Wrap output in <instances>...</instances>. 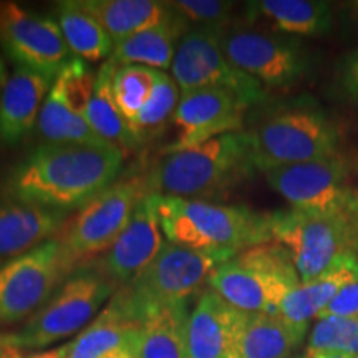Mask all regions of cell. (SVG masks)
I'll use <instances>...</instances> for the list:
<instances>
[{
	"instance_id": "11",
	"label": "cell",
	"mask_w": 358,
	"mask_h": 358,
	"mask_svg": "<svg viewBox=\"0 0 358 358\" xmlns=\"http://www.w3.org/2000/svg\"><path fill=\"white\" fill-rule=\"evenodd\" d=\"M268 186L292 209L313 214L358 216V189L340 155L264 173Z\"/></svg>"
},
{
	"instance_id": "9",
	"label": "cell",
	"mask_w": 358,
	"mask_h": 358,
	"mask_svg": "<svg viewBox=\"0 0 358 358\" xmlns=\"http://www.w3.org/2000/svg\"><path fill=\"white\" fill-rule=\"evenodd\" d=\"M146 174L116 179L75 213L58 232L66 256L75 267L80 262L108 252L128 226L134 209L150 196Z\"/></svg>"
},
{
	"instance_id": "23",
	"label": "cell",
	"mask_w": 358,
	"mask_h": 358,
	"mask_svg": "<svg viewBox=\"0 0 358 358\" xmlns=\"http://www.w3.org/2000/svg\"><path fill=\"white\" fill-rule=\"evenodd\" d=\"M80 7L100 22L113 43L151 29L174 15L169 2L158 0H77Z\"/></svg>"
},
{
	"instance_id": "36",
	"label": "cell",
	"mask_w": 358,
	"mask_h": 358,
	"mask_svg": "<svg viewBox=\"0 0 358 358\" xmlns=\"http://www.w3.org/2000/svg\"><path fill=\"white\" fill-rule=\"evenodd\" d=\"M337 83L343 96L358 105V47L345 53L338 62Z\"/></svg>"
},
{
	"instance_id": "18",
	"label": "cell",
	"mask_w": 358,
	"mask_h": 358,
	"mask_svg": "<svg viewBox=\"0 0 358 358\" xmlns=\"http://www.w3.org/2000/svg\"><path fill=\"white\" fill-rule=\"evenodd\" d=\"M66 221V211L0 194V264L57 237Z\"/></svg>"
},
{
	"instance_id": "14",
	"label": "cell",
	"mask_w": 358,
	"mask_h": 358,
	"mask_svg": "<svg viewBox=\"0 0 358 358\" xmlns=\"http://www.w3.org/2000/svg\"><path fill=\"white\" fill-rule=\"evenodd\" d=\"M0 48L13 65L32 70L50 82H55L73 58L53 17L27 10L15 2L6 3L0 22Z\"/></svg>"
},
{
	"instance_id": "2",
	"label": "cell",
	"mask_w": 358,
	"mask_h": 358,
	"mask_svg": "<svg viewBox=\"0 0 358 358\" xmlns=\"http://www.w3.org/2000/svg\"><path fill=\"white\" fill-rule=\"evenodd\" d=\"M153 201L161 231L173 244L236 256L272 241L268 213L161 194Z\"/></svg>"
},
{
	"instance_id": "15",
	"label": "cell",
	"mask_w": 358,
	"mask_h": 358,
	"mask_svg": "<svg viewBox=\"0 0 358 358\" xmlns=\"http://www.w3.org/2000/svg\"><path fill=\"white\" fill-rule=\"evenodd\" d=\"M248 105L226 88H196L181 93L173 123L178 136L164 148V155L189 150L213 138L241 131Z\"/></svg>"
},
{
	"instance_id": "32",
	"label": "cell",
	"mask_w": 358,
	"mask_h": 358,
	"mask_svg": "<svg viewBox=\"0 0 358 358\" xmlns=\"http://www.w3.org/2000/svg\"><path fill=\"white\" fill-rule=\"evenodd\" d=\"M96 75L82 58L73 57L53 82L50 93L66 108L85 116L95 93Z\"/></svg>"
},
{
	"instance_id": "38",
	"label": "cell",
	"mask_w": 358,
	"mask_h": 358,
	"mask_svg": "<svg viewBox=\"0 0 358 358\" xmlns=\"http://www.w3.org/2000/svg\"><path fill=\"white\" fill-rule=\"evenodd\" d=\"M308 358H358V357L350 355V353H340V352H317V353H310Z\"/></svg>"
},
{
	"instance_id": "10",
	"label": "cell",
	"mask_w": 358,
	"mask_h": 358,
	"mask_svg": "<svg viewBox=\"0 0 358 358\" xmlns=\"http://www.w3.org/2000/svg\"><path fill=\"white\" fill-rule=\"evenodd\" d=\"M75 271L58 237L0 264V327L29 320Z\"/></svg>"
},
{
	"instance_id": "30",
	"label": "cell",
	"mask_w": 358,
	"mask_h": 358,
	"mask_svg": "<svg viewBox=\"0 0 358 358\" xmlns=\"http://www.w3.org/2000/svg\"><path fill=\"white\" fill-rule=\"evenodd\" d=\"M179 98H181L179 96V87L171 75L158 70V77H156L150 100L146 101L145 108L141 110V113L131 124V131L140 141V145L153 140L159 133L164 131L169 120H173Z\"/></svg>"
},
{
	"instance_id": "16",
	"label": "cell",
	"mask_w": 358,
	"mask_h": 358,
	"mask_svg": "<svg viewBox=\"0 0 358 358\" xmlns=\"http://www.w3.org/2000/svg\"><path fill=\"white\" fill-rule=\"evenodd\" d=\"M244 317L245 312L206 289L187 317V358H241Z\"/></svg>"
},
{
	"instance_id": "37",
	"label": "cell",
	"mask_w": 358,
	"mask_h": 358,
	"mask_svg": "<svg viewBox=\"0 0 358 358\" xmlns=\"http://www.w3.org/2000/svg\"><path fill=\"white\" fill-rule=\"evenodd\" d=\"M66 355H69V342L64 343L62 347L52 348V350L30 353V355H27L24 358H66Z\"/></svg>"
},
{
	"instance_id": "28",
	"label": "cell",
	"mask_w": 358,
	"mask_h": 358,
	"mask_svg": "<svg viewBox=\"0 0 358 358\" xmlns=\"http://www.w3.org/2000/svg\"><path fill=\"white\" fill-rule=\"evenodd\" d=\"M187 303L164 307L143 322L138 343L140 358H187Z\"/></svg>"
},
{
	"instance_id": "34",
	"label": "cell",
	"mask_w": 358,
	"mask_h": 358,
	"mask_svg": "<svg viewBox=\"0 0 358 358\" xmlns=\"http://www.w3.org/2000/svg\"><path fill=\"white\" fill-rule=\"evenodd\" d=\"M169 6L189 29H227L234 2L222 0H173Z\"/></svg>"
},
{
	"instance_id": "43",
	"label": "cell",
	"mask_w": 358,
	"mask_h": 358,
	"mask_svg": "<svg viewBox=\"0 0 358 358\" xmlns=\"http://www.w3.org/2000/svg\"><path fill=\"white\" fill-rule=\"evenodd\" d=\"M0 358H24V355H22V350H19V348L10 347L2 353V357Z\"/></svg>"
},
{
	"instance_id": "42",
	"label": "cell",
	"mask_w": 358,
	"mask_h": 358,
	"mask_svg": "<svg viewBox=\"0 0 358 358\" xmlns=\"http://www.w3.org/2000/svg\"><path fill=\"white\" fill-rule=\"evenodd\" d=\"M345 8H347V12L350 13L352 20H355L358 24V0H355V2L345 3Z\"/></svg>"
},
{
	"instance_id": "7",
	"label": "cell",
	"mask_w": 358,
	"mask_h": 358,
	"mask_svg": "<svg viewBox=\"0 0 358 358\" xmlns=\"http://www.w3.org/2000/svg\"><path fill=\"white\" fill-rule=\"evenodd\" d=\"M113 289L101 271L88 266L77 268L19 332L12 334V347L37 350L80 334L96 319Z\"/></svg>"
},
{
	"instance_id": "39",
	"label": "cell",
	"mask_w": 358,
	"mask_h": 358,
	"mask_svg": "<svg viewBox=\"0 0 358 358\" xmlns=\"http://www.w3.org/2000/svg\"><path fill=\"white\" fill-rule=\"evenodd\" d=\"M103 358H140V357H138V352L134 350V348H120V350L111 352Z\"/></svg>"
},
{
	"instance_id": "40",
	"label": "cell",
	"mask_w": 358,
	"mask_h": 358,
	"mask_svg": "<svg viewBox=\"0 0 358 358\" xmlns=\"http://www.w3.org/2000/svg\"><path fill=\"white\" fill-rule=\"evenodd\" d=\"M8 77H10V75L7 73V64L6 60H3V57L0 55V95H2L3 88H6Z\"/></svg>"
},
{
	"instance_id": "29",
	"label": "cell",
	"mask_w": 358,
	"mask_h": 358,
	"mask_svg": "<svg viewBox=\"0 0 358 358\" xmlns=\"http://www.w3.org/2000/svg\"><path fill=\"white\" fill-rule=\"evenodd\" d=\"M37 131L47 143L108 145L93 131L85 116L66 108L64 103L53 96L52 93H48V96L45 98L42 110H40Z\"/></svg>"
},
{
	"instance_id": "6",
	"label": "cell",
	"mask_w": 358,
	"mask_h": 358,
	"mask_svg": "<svg viewBox=\"0 0 358 358\" xmlns=\"http://www.w3.org/2000/svg\"><path fill=\"white\" fill-rule=\"evenodd\" d=\"M248 133L254 168L261 173L338 155V129L317 106L275 111Z\"/></svg>"
},
{
	"instance_id": "22",
	"label": "cell",
	"mask_w": 358,
	"mask_h": 358,
	"mask_svg": "<svg viewBox=\"0 0 358 358\" xmlns=\"http://www.w3.org/2000/svg\"><path fill=\"white\" fill-rule=\"evenodd\" d=\"M187 30L189 27L174 12L171 19L163 24L116 43L108 62L115 66L143 65L155 70H168L171 69L178 45Z\"/></svg>"
},
{
	"instance_id": "45",
	"label": "cell",
	"mask_w": 358,
	"mask_h": 358,
	"mask_svg": "<svg viewBox=\"0 0 358 358\" xmlns=\"http://www.w3.org/2000/svg\"><path fill=\"white\" fill-rule=\"evenodd\" d=\"M290 358H308V355L306 353V355H297V357H290Z\"/></svg>"
},
{
	"instance_id": "25",
	"label": "cell",
	"mask_w": 358,
	"mask_h": 358,
	"mask_svg": "<svg viewBox=\"0 0 358 358\" xmlns=\"http://www.w3.org/2000/svg\"><path fill=\"white\" fill-rule=\"evenodd\" d=\"M245 7L284 34L320 37L332 29V6L322 0H257Z\"/></svg>"
},
{
	"instance_id": "17",
	"label": "cell",
	"mask_w": 358,
	"mask_h": 358,
	"mask_svg": "<svg viewBox=\"0 0 358 358\" xmlns=\"http://www.w3.org/2000/svg\"><path fill=\"white\" fill-rule=\"evenodd\" d=\"M161 232L153 194H150L138 204L128 226L106 252L101 274L113 285H128L163 249Z\"/></svg>"
},
{
	"instance_id": "8",
	"label": "cell",
	"mask_w": 358,
	"mask_h": 358,
	"mask_svg": "<svg viewBox=\"0 0 358 358\" xmlns=\"http://www.w3.org/2000/svg\"><path fill=\"white\" fill-rule=\"evenodd\" d=\"M272 241L292 256L301 282H310L348 252L358 254V216L297 209L268 213Z\"/></svg>"
},
{
	"instance_id": "21",
	"label": "cell",
	"mask_w": 358,
	"mask_h": 358,
	"mask_svg": "<svg viewBox=\"0 0 358 358\" xmlns=\"http://www.w3.org/2000/svg\"><path fill=\"white\" fill-rule=\"evenodd\" d=\"M358 279V254L348 252L338 257L324 274L310 282L301 284L284 299L280 306V315L295 322L308 324L334 301V297L350 282Z\"/></svg>"
},
{
	"instance_id": "44",
	"label": "cell",
	"mask_w": 358,
	"mask_h": 358,
	"mask_svg": "<svg viewBox=\"0 0 358 358\" xmlns=\"http://www.w3.org/2000/svg\"><path fill=\"white\" fill-rule=\"evenodd\" d=\"M6 3H7V2H0V22H2L3 10H6Z\"/></svg>"
},
{
	"instance_id": "1",
	"label": "cell",
	"mask_w": 358,
	"mask_h": 358,
	"mask_svg": "<svg viewBox=\"0 0 358 358\" xmlns=\"http://www.w3.org/2000/svg\"><path fill=\"white\" fill-rule=\"evenodd\" d=\"M123 158L110 145L45 143L7 173L0 194L70 213L113 185Z\"/></svg>"
},
{
	"instance_id": "20",
	"label": "cell",
	"mask_w": 358,
	"mask_h": 358,
	"mask_svg": "<svg viewBox=\"0 0 358 358\" xmlns=\"http://www.w3.org/2000/svg\"><path fill=\"white\" fill-rule=\"evenodd\" d=\"M143 324L116 292L96 319L69 342L66 358H103L120 348L138 352Z\"/></svg>"
},
{
	"instance_id": "3",
	"label": "cell",
	"mask_w": 358,
	"mask_h": 358,
	"mask_svg": "<svg viewBox=\"0 0 358 358\" xmlns=\"http://www.w3.org/2000/svg\"><path fill=\"white\" fill-rule=\"evenodd\" d=\"M254 171L249 133L236 131L164 155L146 178L151 194L204 201L252 176Z\"/></svg>"
},
{
	"instance_id": "24",
	"label": "cell",
	"mask_w": 358,
	"mask_h": 358,
	"mask_svg": "<svg viewBox=\"0 0 358 358\" xmlns=\"http://www.w3.org/2000/svg\"><path fill=\"white\" fill-rule=\"evenodd\" d=\"M307 330L308 324H295L280 313H245L241 358H290Z\"/></svg>"
},
{
	"instance_id": "27",
	"label": "cell",
	"mask_w": 358,
	"mask_h": 358,
	"mask_svg": "<svg viewBox=\"0 0 358 358\" xmlns=\"http://www.w3.org/2000/svg\"><path fill=\"white\" fill-rule=\"evenodd\" d=\"M55 20L60 27L71 55L85 62L110 58L115 43L95 17L80 7L77 0H64L55 7Z\"/></svg>"
},
{
	"instance_id": "12",
	"label": "cell",
	"mask_w": 358,
	"mask_h": 358,
	"mask_svg": "<svg viewBox=\"0 0 358 358\" xmlns=\"http://www.w3.org/2000/svg\"><path fill=\"white\" fill-rule=\"evenodd\" d=\"M224 30L209 27L187 30L178 45L171 77L181 93L206 87L226 88L250 108L266 100V88L227 60L221 45Z\"/></svg>"
},
{
	"instance_id": "33",
	"label": "cell",
	"mask_w": 358,
	"mask_h": 358,
	"mask_svg": "<svg viewBox=\"0 0 358 358\" xmlns=\"http://www.w3.org/2000/svg\"><path fill=\"white\" fill-rule=\"evenodd\" d=\"M340 352L358 357V319L325 317L313 325L307 353Z\"/></svg>"
},
{
	"instance_id": "4",
	"label": "cell",
	"mask_w": 358,
	"mask_h": 358,
	"mask_svg": "<svg viewBox=\"0 0 358 358\" xmlns=\"http://www.w3.org/2000/svg\"><path fill=\"white\" fill-rule=\"evenodd\" d=\"M299 284L292 256L275 241L236 254L214 268L208 282L219 297L245 313H279Z\"/></svg>"
},
{
	"instance_id": "35",
	"label": "cell",
	"mask_w": 358,
	"mask_h": 358,
	"mask_svg": "<svg viewBox=\"0 0 358 358\" xmlns=\"http://www.w3.org/2000/svg\"><path fill=\"white\" fill-rule=\"evenodd\" d=\"M340 317V319H358V279L345 285L335 295L334 301L324 308L319 319Z\"/></svg>"
},
{
	"instance_id": "41",
	"label": "cell",
	"mask_w": 358,
	"mask_h": 358,
	"mask_svg": "<svg viewBox=\"0 0 358 358\" xmlns=\"http://www.w3.org/2000/svg\"><path fill=\"white\" fill-rule=\"evenodd\" d=\"M12 347V334H0V357L7 348Z\"/></svg>"
},
{
	"instance_id": "13",
	"label": "cell",
	"mask_w": 358,
	"mask_h": 358,
	"mask_svg": "<svg viewBox=\"0 0 358 358\" xmlns=\"http://www.w3.org/2000/svg\"><path fill=\"white\" fill-rule=\"evenodd\" d=\"M221 45L227 60L262 87H292L310 70V58L302 43L284 35L226 29Z\"/></svg>"
},
{
	"instance_id": "31",
	"label": "cell",
	"mask_w": 358,
	"mask_h": 358,
	"mask_svg": "<svg viewBox=\"0 0 358 358\" xmlns=\"http://www.w3.org/2000/svg\"><path fill=\"white\" fill-rule=\"evenodd\" d=\"M158 70L143 65L116 66L113 75V96L129 127L145 108L153 92Z\"/></svg>"
},
{
	"instance_id": "5",
	"label": "cell",
	"mask_w": 358,
	"mask_h": 358,
	"mask_svg": "<svg viewBox=\"0 0 358 358\" xmlns=\"http://www.w3.org/2000/svg\"><path fill=\"white\" fill-rule=\"evenodd\" d=\"M232 257L226 252L164 243L155 261L120 287L118 294L143 324L159 308L187 303L196 294H203L214 268Z\"/></svg>"
},
{
	"instance_id": "26",
	"label": "cell",
	"mask_w": 358,
	"mask_h": 358,
	"mask_svg": "<svg viewBox=\"0 0 358 358\" xmlns=\"http://www.w3.org/2000/svg\"><path fill=\"white\" fill-rule=\"evenodd\" d=\"M116 66L108 60L101 65L96 73L95 93L90 101L85 118L90 123L98 136L108 145L115 146L123 156L140 148V141L136 140L131 131V127L127 122L113 96V75Z\"/></svg>"
},
{
	"instance_id": "19",
	"label": "cell",
	"mask_w": 358,
	"mask_h": 358,
	"mask_svg": "<svg viewBox=\"0 0 358 358\" xmlns=\"http://www.w3.org/2000/svg\"><path fill=\"white\" fill-rule=\"evenodd\" d=\"M50 80L15 66L0 95V146H17L34 131Z\"/></svg>"
}]
</instances>
